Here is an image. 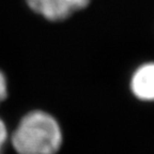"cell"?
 Returning <instances> with one entry per match:
<instances>
[{"label": "cell", "instance_id": "6da1fadb", "mask_svg": "<svg viewBox=\"0 0 154 154\" xmlns=\"http://www.w3.org/2000/svg\"><path fill=\"white\" fill-rule=\"evenodd\" d=\"M16 154H57L63 143L60 123L45 110H30L23 116L10 134Z\"/></svg>", "mask_w": 154, "mask_h": 154}, {"label": "cell", "instance_id": "7a4b0ae2", "mask_svg": "<svg viewBox=\"0 0 154 154\" xmlns=\"http://www.w3.org/2000/svg\"><path fill=\"white\" fill-rule=\"evenodd\" d=\"M91 0H26L29 9L49 22H62L85 10Z\"/></svg>", "mask_w": 154, "mask_h": 154}, {"label": "cell", "instance_id": "3957f363", "mask_svg": "<svg viewBox=\"0 0 154 154\" xmlns=\"http://www.w3.org/2000/svg\"><path fill=\"white\" fill-rule=\"evenodd\" d=\"M130 89L133 95L141 102H154V61L138 65L132 73Z\"/></svg>", "mask_w": 154, "mask_h": 154}, {"label": "cell", "instance_id": "277c9868", "mask_svg": "<svg viewBox=\"0 0 154 154\" xmlns=\"http://www.w3.org/2000/svg\"><path fill=\"white\" fill-rule=\"evenodd\" d=\"M10 139V133L8 126L2 118H0V154H3Z\"/></svg>", "mask_w": 154, "mask_h": 154}, {"label": "cell", "instance_id": "5b68a950", "mask_svg": "<svg viewBox=\"0 0 154 154\" xmlns=\"http://www.w3.org/2000/svg\"><path fill=\"white\" fill-rule=\"evenodd\" d=\"M9 93V85L5 73L0 70V105L5 101Z\"/></svg>", "mask_w": 154, "mask_h": 154}]
</instances>
